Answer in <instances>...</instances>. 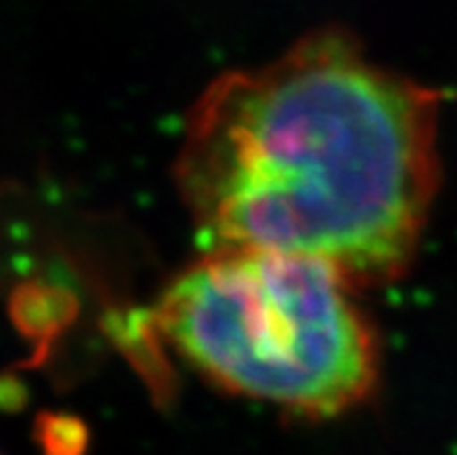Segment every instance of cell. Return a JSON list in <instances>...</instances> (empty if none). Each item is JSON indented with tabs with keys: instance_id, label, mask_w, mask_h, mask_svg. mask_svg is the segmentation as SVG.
I'll return each instance as SVG.
<instances>
[{
	"instance_id": "6da1fadb",
	"label": "cell",
	"mask_w": 457,
	"mask_h": 455,
	"mask_svg": "<svg viewBox=\"0 0 457 455\" xmlns=\"http://www.w3.org/2000/svg\"><path fill=\"white\" fill-rule=\"evenodd\" d=\"M441 103L351 33L319 30L204 88L174 181L209 251L312 258L351 286L393 282L439 190Z\"/></svg>"
},
{
	"instance_id": "7a4b0ae2",
	"label": "cell",
	"mask_w": 457,
	"mask_h": 455,
	"mask_svg": "<svg viewBox=\"0 0 457 455\" xmlns=\"http://www.w3.org/2000/svg\"><path fill=\"white\" fill-rule=\"evenodd\" d=\"M332 267L300 256L209 251L168 283L156 321L212 383L330 418L377 391V334Z\"/></svg>"
},
{
	"instance_id": "3957f363",
	"label": "cell",
	"mask_w": 457,
	"mask_h": 455,
	"mask_svg": "<svg viewBox=\"0 0 457 455\" xmlns=\"http://www.w3.org/2000/svg\"><path fill=\"white\" fill-rule=\"evenodd\" d=\"M40 442L46 455H81L87 449V430L72 418L49 416L40 423Z\"/></svg>"
}]
</instances>
